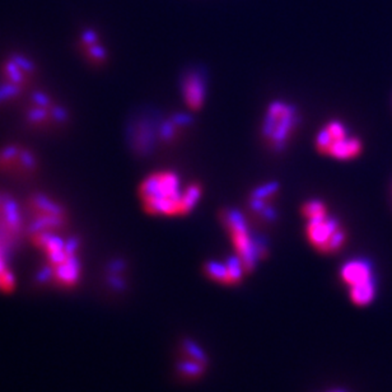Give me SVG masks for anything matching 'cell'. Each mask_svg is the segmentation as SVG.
Masks as SVG:
<instances>
[{"instance_id":"cell-19","label":"cell","mask_w":392,"mask_h":392,"mask_svg":"<svg viewBox=\"0 0 392 392\" xmlns=\"http://www.w3.org/2000/svg\"><path fill=\"white\" fill-rule=\"evenodd\" d=\"M9 244L6 238L1 237L0 236V275L8 270L7 268V250H8Z\"/></svg>"},{"instance_id":"cell-11","label":"cell","mask_w":392,"mask_h":392,"mask_svg":"<svg viewBox=\"0 0 392 392\" xmlns=\"http://www.w3.org/2000/svg\"><path fill=\"white\" fill-rule=\"evenodd\" d=\"M36 167L35 155L26 149L18 147H6L0 152V168L16 171H32Z\"/></svg>"},{"instance_id":"cell-15","label":"cell","mask_w":392,"mask_h":392,"mask_svg":"<svg viewBox=\"0 0 392 392\" xmlns=\"http://www.w3.org/2000/svg\"><path fill=\"white\" fill-rule=\"evenodd\" d=\"M301 214L303 218H306L307 221L313 219V218H319L322 215L329 214L327 212V206L324 202H321L319 199H311L308 202H306L301 208Z\"/></svg>"},{"instance_id":"cell-10","label":"cell","mask_w":392,"mask_h":392,"mask_svg":"<svg viewBox=\"0 0 392 392\" xmlns=\"http://www.w3.org/2000/svg\"><path fill=\"white\" fill-rule=\"evenodd\" d=\"M181 90L188 108H191L193 111H197L203 107L206 86L202 74L197 72H188L185 74L181 82Z\"/></svg>"},{"instance_id":"cell-4","label":"cell","mask_w":392,"mask_h":392,"mask_svg":"<svg viewBox=\"0 0 392 392\" xmlns=\"http://www.w3.org/2000/svg\"><path fill=\"white\" fill-rule=\"evenodd\" d=\"M315 144L319 153L339 161H349L362 153L360 138L351 135L346 126L336 120L327 123L320 130Z\"/></svg>"},{"instance_id":"cell-7","label":"cell","mask_w":392,"mask_h":392,"mask_svg":"<svg viewBox=\"0 0 392 392\" xmlns=\"http://www.w3.org/2000/svg\"><path fill=\"white\" fill-rule=\"evenodd\" d=\"M33 70L32 63L22 57H13L4 66V84L0 86V102L16 97Z\"/></svg>"},{"instance_id":"cell-14","label":"cell","mask_w":392,"mask_h":392,"mask_svg":"<svg viewBox=\"0 0 392 392\" xmlns=\"http://www.w3.org/2000/svg\"><path fill=\"white\" fill-rule=\"evenodd\" d=\"M376 295V283L369 282L362 286H353L351 288V298L353 303L358 306H367L373 301Z\"/></svg>"},{"instance_id":"cell-3","label":"cell","mask_w":392,"mask_h":392,"mask_svg":"<svg viewBox=\"0 0 392 392\" xmlns=\"http://www.w3.org/2000/svg\"><path fill=\"white\" fill-rule=\"evenodd\" d=\"M300 116L295 107L286 102H273L268 107L262 123V139L274 152L286 147L298 128Z\"/></svg>"},{"instance_id":"cell-6","label":"cell","mask_w":392,"mask_h":392,"mask_svg":"<svg viewBox=\"0 0 392 392\" xmlns=\"http://www.w3.org/2000/svg\"><path fill=\"white\" fill-rule=\"evenodd\" d=\"M30 208L32 214V235L40 232H54L66 224L64 208L49 196L42 194L33 196Z\"/></svg>"},{"instance_id":"cell-18","label":"cell","mask_w":392,"mask_h":392,"mask_svg":"<svg viewBox=\"0 0 392 392\" xmlns=\"http://www.w3.org/2000/svg\"><path fill=\"white\" fill-rule=\"evenodd\" d=\"M184 351H186L188 360H197V362H200L203 364L206 363L203 351H200L195 344L191 343V342H186L185 345H184Z\"/></svg>"},{"instance_id":"cell-16","label":"cell","mask_w":392,"mask_h":392,"mask_svg":"<svg viewBox=\"0 0 392 392\" xmlns=\"http://www.w3.org/2000/svg\"><path fill=\"white\" fill-rule=\"evenodd\" d=\"M205 364L197 362L194 360H184L179 366V371L181 375L188 378H194V377H199L202 375V372L204 371Z\"/></svg>"},{"instance_id":"cell-8","label":"cell","mask_w":392,"mask_h":392,"mask_svg":"<svg viewBox=\"0 0 392 392\" xmlns=\"http://www.w3.org/2000/svg\"><path fill=\"white\" fill-rule=\"evenodd\" d=\"M206 277L227 286H235L246 273L244 264L238 256L229 257L226 262H209L204 266Z\"/></svg>"},{"instance_id":"cell-12","label":"cell","mask_w":392,"mask_h":392,"mask_svg":"<svg viewBox=\"0 0 392 392\" xmlns=\"http://www.w3.org/2000/svg\"><path fill=\"white\" fill-rule=\"evenodd\" d=\"M342 280L349 288L373 282V269L366 260H351L340 270Z\"/></svg>"},{"instance_id":"cell-17","label":"cell","mask_w":392,"mask_h":392,"mask_svg":"<svg viewBox=\"0 0 392 392\" xmlns=\"http://www.w3.org/2000/svg\"><path fill=\"white\" fill-rule=\"evenodd\" d=\"M87 57L93 63H104L106 60V50L104 49L98 41L90 43L87 45Z\"/></svg>"},{"instance_id":"cell-1","label":"cell","mask_w":392,"mask_h":392,"mask_svg":"<svg viewBox=\"0 0 392 392\" xmlns=\"http://www.w3.org/2000/svg\"><path fill=\"white\" fill-rule=\"evenodd\" d=\"M180 176L176 172L157 171L140 184V203L149 215L179 217L184 215V196Z\"/></svg>"},{"instance_id":"cell-5","label":"cell","mask_w":392,"mask_h":392,"mask_svg":"<svg viewBox=\"0 0 392 392\" xmlns=\"http://www.w3.org/2000/svg\"><path fill=\"white\" fill-rule=\"evenodd\" d=\"M306 237L319 253L334 255L345 246L348 235L340 222L326 214L307 221Z\"/></svg>"},{"instance_id":"cell-13","label":"cell","mask_w":392,"mask_h":392,"mask_svg":"<svg viewBox=\"0 0 392 392\" xmlns=\"http://www.w3.org/2000/svg\"><path fill=\"white\" fill-rule=\"evenodd\" d=\"M50 270H51V277L57 279L59 284L73 286L81 275V264L77 259V255H73L68 257L66 262L59 264L54 268H50Z\"/></svg>"},{"instance_id":"cell-9","label":"cell","mask_w":392,"mask_h":392,"mask_svg":"<svg viewBox=\"0 0 392 392\" xmlns=\"http://www.w3.org/2000/svg\"><path fill=\"white\" fill-rule=\"evenodd\" d=\"M278 184H266L260 188H255L250 196V209L255 215H262L264 221L270 222L275 218V212L271 205L273 200L278 194Z\"/></svg>"},{"instance_id":"cell-2","label":"cell","mask_w":392,"mask_h":392,"mask_svg":"<svg viewBox=\"0 0 392 392\" xmlns=\"http://www.w3.org/2000/svg\"><path fill=\"white\" fill-rule=\"evenodd\" d=\"M219 219L222 226L228 232L232 245L236 251V256H238L244 264L246 273L253 271V268L256 266V262L266 256V247L260 245L251 236L244 214L233 209H224L219 213Z\"/></svg>"}]
</instances>
